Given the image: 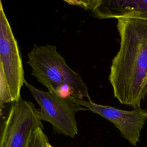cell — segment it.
<instances>
[{"label": "cell", "instance_id": "obj_1", "mask_svg": "<svg viewBox=\"0 0 147 147\" xmlns=\"http://www.w3.org/2000/svg\"><path fill=\"white\" fill-rule=\"evenodd\" d=\"M117 20L120 46L112 60L109 80L114 97L134 109L141 107L147 96V20Z\"/></svg>", "mask_w": 147, "mask_h": 147}, {"label": "cell", "instance_id": "obj_2", "mask_svg": "<svg viewBox=\"0 0 147 147\" xmlns=\"http://www.w3.org/2000/svg\"><path fill=\"white\" fill-rule=\"evenodd\" d=\"M28 58L26 63L31 67L32 75L49 92L62 98L91 100L82 76L68 65L56 46L34 44Z\"/></svg>", "mask_w": 147, "mask_h": 147}, {"label": "cell", "instance_id": "obj_3", "mask_svg": "<svg viewBox=\"0 0 147 147\" xmlns=\"http://www.w3.org/2000/svg\"><path fill=\"white\" fill-rule=\"evenodd\" d=\"M24 70L17 41L0 2V106L21 98Z\"/></svg>", "mask_w": 147, "mask_h": 147}, {"label": "cell", "instance_id": "obj_4", "mask_svg": "<svg viewBox=\"0 0 147 147\" xmlns=\"http://www.w3.org/2000/svg\"><path fill=\"white\" fill-rule=\"evenodd\" d=\"M24 84L40 106L38 111L41 120L50 123L55 131L74 138L78 133L75 115L88 109L77 103L74 97L59 96L37 89L26 80Z\"/></svg>", "mask_w": 147, "mask_h": 147}, {"label": "cell", "instance_id": "obj_5", "mask_svg": "<svg viewBox=\"0 0 147 147\" xmlns=\"http://www.w3.org/2000/svg\"><path fill=\"white\" fill-rule=\"evenodd\" d=\"M39 128L44 127L38 109L21 98L12 103L1 126L0 147H29Z\"/></svg>", "mask_w": 147, "mask_h": 147}, {"label": "cell", "instance_id": "obj_6", "mask_svg": "<svg viewBox=\"0 0 147 147\" xmlns=\"http://www.w3.org/2000/svg\"><path fill=\"white\" fill-rule=\"evenodd\" d=\"M74 100L88 110L111 122L131 145L136 146L140 141L141 131L147 119V110L138 107L132 110H123L97 104L92 100L75 98Z\"/></svg>", "mask_w": 147, "mask_h": 147}, {"label": "cell", "instance_id": "obj_7", "mask_svg": "<svg viewBox=\"0 0 147 147\" xmlns=\"http://www.w3.org/2000/svg\"><path fill=\"white\" fill-rule=\"evenodd\" d=\"M72 3L89 10L100 19L134 17L147 20L145 0L73 1Z\"/></svg>", "mask_w": 147, "mask_h": 147}, {"label": "cell", "instance_id": "obj_8", "mask_svg": "<svg viewBox=\"0 0 147 147\" xmlns=\"http://www.w3.org/2000/svg\"><path fill=\"white\" fill-rule=\"evenodd\" d=\"M48 142V139L43 129L39 128L34 133L29 147H46Z\"/></svg>", "mask_w": 147, "mask_h": 147}, {"label": "cell", "instance_id": "obj_9", "mask_svg": "<svg viewBox=\"0 0 147 147\" xmlns=\"http://www.w3.org/2000/svg\"><path fill=\"white\" fill-rule=\"evenodd\" d=\"M46 147H55V146H53L49 144V142H48V143H47V144Z\"/></svg>", "mask_w": 147, "mask_h": 147}]
</instances>
